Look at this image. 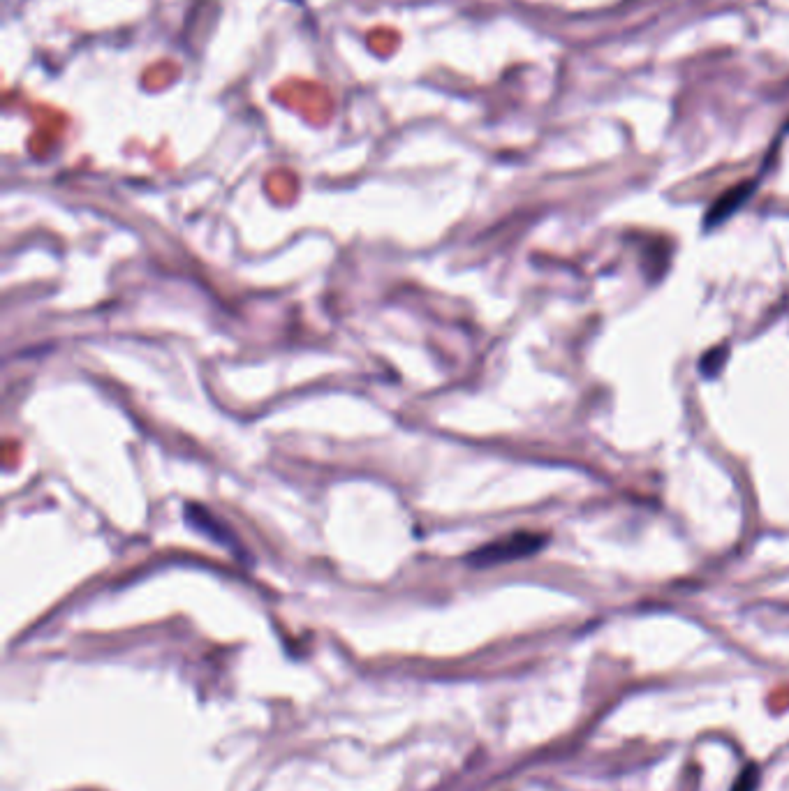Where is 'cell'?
I'll return each instance as SVG.
<instances>
[{
  "label": "cell",
  "mask_w": 789,
  "mask_h": 791,
  "mask_svg": "<svg viewBox=\"0 0 789 791\" xmlns=\"http://www.w3.org/2000/svg\"><path fill=\"white\" fill-rule=\"evenodd\" d=\"M547 535L544 532H512V535L500 537L496 542H489L484 546H479L477 551L468 553L466 565L484 569V567H496L505 563H514V560H523L535 556L537 551H542L547 546Z\"/></svg>",
  "instance_id": "1"
},
{
  "label": "cell",
  "mask_w": 789,
  "mask_h": 791,
  "mask_svg": "<svg viewBox=\"0 0 789 791\" xmlns=\"http://www.w3.org/2000/svg\"><path fill=\"white\" fill-rule=\"evenodd\" d=\"M750 190H752V186H739V188L729 190L727 195H722L718 202L711 206V211L706 213V227H715V225L725 223V220L732 216V213H736V209H739L743 202H746Z\"/></svg>",
  "instance_id": "3"
},
{
  "label": "cell",
  "mask_w": 789,
  "mask_h": 791,
  "mask_svg": "<svg viewBox=\"0 0 789 791\" xmlns=\"http://www.w3.org/2000/svg\"><path fill=\"white\" fill-rule=\"evenodd\" d=\"M725 359H727V347H715V350L706 352L704 359H702V373L706 377H715L720 373V368L725 366Z\"/></svg>",
  "instance_id": "4"
},
{
  "label": "cell",
  "mask_w": 789,
  "mask_h": 791,
  "mask_svg": "<svg viewBox=\"0 0 789 791\" xmlns=\"http://www.w3.org/2000/svg\"><path fill=\"white\" fill-rule=\"evenodd\" d=\"M183 516H186V519L193 523L197 530H202L204 535H209L211 539H216L218 544H225V546H232V549H237V542H234L232 532L225 528V523H220V521L213 519V516L206 512L204 507L188 505L186 509H183Z\"/></svg>",
  "instance_id": "2"
},
{
  "label": "cell",
  "mask_w": 789,
  "mask_h": 791,
  "mask_svg": "<svg viewBox=\"0 0 789 791\" xmlns=\"http://www.w3.org/2000/svg\"><path fill=\"white\" fill-rule=\"evenodd\" d=\"M757 787H759V766L748 764L739 773V778L734 780V785L729 791H757Z\"/></svg>",
  "instance_id": "5"
}]
</instances>
